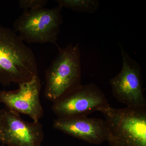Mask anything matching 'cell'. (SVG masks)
Returning <instances> with one entry per match:
<instances>
[{
    "label": "cell",
    "instance_id": "cell-10",
    "mask_svg": "<svg viewBox=\"0 0 146 146\" xmlns=\"http://www.w3.org/2000/svg\"><path fill=\"white\" fill-rule=\"evenodd\" d=\"M58 5L74 11L87 13L96 12L99 7V2L96 0H56Z\"/></svg>",
    "mask_w": 146,
    "mask_h": 146
},
{
    "label": "cell",
    "instance_id": "cell-7",
    "mask_svg": "<svg viewBox=\"0 0 146 146\" xmlns=\"http://www.w3.org/2000/svg\"><path fill=\"white\" fill-rule=\"evenodd\" d=\"M40 122H29L20 114L3 109L0 121V143L8 146H41L44 139Z\"/></svg>",
    "mask_w": 146,
    "mask_h": 146
},
{
    "label": "cell",
    "instance_id": "cell-12",
    "mask_svg": "<svg viewBox=\"0 0 146 146\" xmlns=\"http://www.w3.org/2000/svg\"><path fill=\"white\" fill-rule=\"evenodd\" d=\"M3 112V109H0V121H1V118Z\"/></svg>",
    "mask_w": 146,
    "mask_h": 146
},
{
    "label": "cell",
    "instance_id": "cell-4",
    "mask_svg": "<svg viewBox=\"0 0 146 146\" xmlns=\"http://www.w3.org/2000/svg\"><path fill=\"white\" fill-rule=\"evenodd\" d=\"M63 7L25 10L13 24V30L24 41L30 44H57L63 23Z\"/></svg>",
    "mask_w": 146,
    "mask_h": 146
},
{
    "label": "cell",
    "instance_id": "cell-8",
    "mask_svg": "<svg viewBox=\"0 0 146 146\" xmlns=\"http://www.w3.org/2000/svg\"><path fill=\"white\" fill-rule=\"evenodd\" d=\"M18 86L14 91H0V104L9 110L28 115L33 121H39L44 110L40 101L42 85L39 76Z\"/></svg>",
    "mask_w": 146,
    "mask_h": 146
},
{
    "label": "cell",
    "instance_id": "cell-11",
    "mask_svg": "<svg viewBox=\"0 0 146 146\" xmlns=\"http://www.w3.org/2000/svg\"><path fill=\"white\" fill-rule=\"evenodd\" d=\"M48 1L47 0H20L19 6L25 10H34L45 7Z\"/></svg>",
    "mask_w": 146,
    "mask_h": 146
},
{
    "label": "cell",
    "instance_id": "cell-3",
    "mask_svg": "<svg viewBox=\"0 0 146 146\" xmlns=\"http://www.w3.org/2000/svg\"><path fill=\"white\" fill-rule=\"evenodd\" d=\"M100 112L105 119L110 146H146V108L109 106Z\"/></svg>",
    "mask_w": 146,
    "mask_h": 146
},
{
    "label": "cell",
    "instance_id": "cell-2",
    "mask_svg": "<svg viewBox=\"0 0 146 146\" xmlns=\"http://www.w3.org/2000/svg\"><path fill=\"white\" fill-rule=\"evenodd\" d=\"M45 96L54 103L82 85L81 53L78 44L60 48L45 74Z\"/></svg>",
    "mask_w": 146,
    "mask_h": 146
},
{
    "label": "cell",
    "instance_id": "cell-14",
    "mask_svg": "<svg viewBox=\"0 0 146 146\" xmlns=\"http://www.w3.org/2000/svg\"><path fill=\"white\" fill-rule=\"evenodd\" d=\"M41 146H42V145H41Z\"/></svg>",
    "mask_w": 146,
    "mask_h": 146
},
{
    "label": "cell",
    "instance_id": "cell-9",
    "mask_svg": "<svg viewBox=\"0 0 146 146\" xmlns=\"http://www.w3.org/2000/svg\"><path fill=\"white\" fill-rule=\"evenodd\" d=\"M55 129L94 145L107 141L108 131L105 120L87 116L57 118L54 121Z\"/></svg>",
    "mask_w": 146,
    "mask_h": 146
},
{
    "label": "cell",
    "instance_id": "cell-6",
    "mask_svg": "<svg viewBox=\"0 0 146 146\" xmlns=\"http://www.w3.org/2000/svg\"><path fill=\"white\" fill-rule=\"evenodd\" d=\"M122 67L119 74L110 79L112 95L118 102L131 108H146L141 67L119 44Z\"/></svg>",
    "mask_w": 146,
    "mask_h": 146
},
{
    "label": "cell",
    "instance_id": "cell-13",
    "mask_svg": "<svg viewBox=\"0 0 146 146\" xmlns=\"http://www.w3.org/2000/svg\"><path fill=\"white\" fill-rule=\"evenodd\" d=\"M0 146H5V145H1V144H0Z\"/></svg>",
    "mask_w": 146,
    "mask_h": 146
},
{
    "label": "cell",
    "instance_id": "cell-1",
    "mask_svg": "<svg viewBox=\"0 0 146 146\" xmlns=\"http://www.w3.org/2000/svg\"><path fill=\"white\" fill-rule=\"evenodd\" d=\"M38 75L32 50L12 29L0 24V84H19Z\"/></svg>",
    "mask_w": 146,
    "mask_h": 146
},
{
    "label": "cell",
    "instance_id": "cell-5",
    "mask_svg": "<svg viewBox=\"0 0 146 146\" xmlns=\"http://www.w3.org/2000/svg\"><path fill=\"white\" fill-rule=\"evenodd\" d=\"M107 98L94 83L80 85L53 103L52 109L57 118L87 116L109 106Z\"/></svg>",
    "mask_w": 146,
    "mask_h": 146
}]
</instances>
